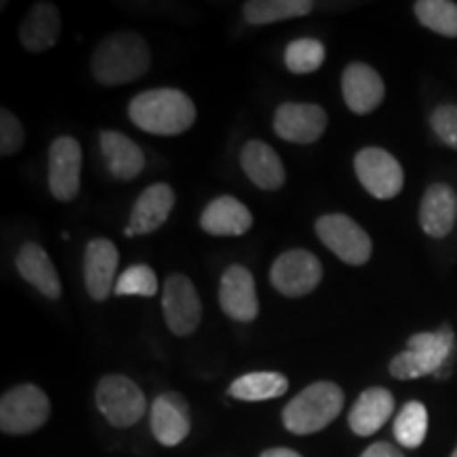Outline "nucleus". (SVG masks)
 <instances>
[{"label": "nucleus", "instance_id": "7ed1b4c3", "mask_svg": "<svg viewBox=\"0 0 457 457\" xmlns=\"http://www.w3.org/2000/svg\"><path fill=\"white\" fill-rule=\"evenodd\" d=\"M345 396L339 386L333 381H316L286 404L282 413L286 430L301 436L324 430L339 417Z\"/></svg>", "mask_w": 457, "mask_h": 457}, {"label": "nucleus", "instance_id": "4468645a", "mask_svg": "<svg viewBox=\"0 0 457 457\" xmlns=\"http://www.w3.org/2000/svg\"><path fill=\"white\" fill-rule=\"evenodd\" d=\"M343 100L356 114H369L386 98V85L379 72L362 62H353L341 77Z\"/></svg>", "mask_w": 457, "mask_h": 457}, {"label": "nucleus", "instance_id": "5701e85b", "mask_svg": "<svg viewBox=\"0 0 457 457\" xmlns=\"http://www.w3.org/2000/svg\"><path fill=\"white\" fill-rule=\"evenodd\" d=\"M62 17L55 4L37 3L24 20L20 30V38L24 49L32 54H43L60 41Z\"/></svg>", "mask_w": 457, "mask_h": 457}, {"label": "nucleus", "instance_id": "9d476101", "mask_svg": "<svg viewBox=\"0 0 457 457\" xmlns=\"http://www.w3.org/2000/svg\"><path fill=\"white\" fill-rule=\"evenodd\" d=\"M163 318L176 337L195 333L202 322V301L187 276H170L163 286Z\"/></svg>", "mask_w": 457, "mask_h": 457}, {"label": "nucleus", "instance_id": "2eb2a0df", "mask_svg": "<svg viewBox=\"0 0 457 457\" xmlns=\"http://www.w3.org/2000/svg\"><path fill=\"white\" fill-rule=\"evenodd\" d=\"M176 195L170 185L157 182L142 191V195L136 199L131 208L129 225L125 228V237L146 236V233L157 231L159 227L168 220L171 210H174Z\"/></svg>", "mask_w": 457, "mask_h": 457}, {"label": "nucleus", "instance_id": "412c9836", "mask_svg": "<svg viewBox=\"0 0 457 457\" xmlns=\"http://www.w3.org/2000/svg\"><path fill=\"white\" fill-rule=\"evenodd\" d=\"M100 151L106 170L117 180H134L145 170L146 162L142 148L134 140H129L128 136L119 134V131H102Z\"/></svg>", "mask_w": 457, "mask_h": 457}, {"label": "nucleus", "instance_id": "a211bd4d", "mask_svg": "<svg viewBox=\"0 0 457 457\" xmlns=\"http://www.w3.org/2000/svg\"><path fill=\"white\" fill-rule=\"evenodd\" d=\"M199 225L210 236L237 237L253 227V214L239 199L222 195L205 205Z\"/></svg>", "mask_w": 457, "mask_h": 457}, {"label": "nucleus", "instance_id": "6ab92c4d", "mask_svg": "<svg viewBox=\"0 0 457 457\" xmlns=\"http://www.w3.org/2000/svg\"><path fill=\"white\" fill-rule=\"evenodd\" d=\"M457 219V195L449 185L436 182L428 187L420 205V222L426 236L441 239L449 236Z\"/></svg>", "mask_w": 457, "mask_h": 457}, {"label": "nucleus", "instance_id": "393cba45", "mask_svg": "<svg viewBox=\"0 0 457 457\" xmlns=\"http://www.w3.org/2000/svg\"><path fill=\"white\" fill-rule=\"evenodd\" d=\"M286 392H288V379L282 373H267V370L242 375L228 386V394L237 400H245V403L279 398Z\"/></svg>", "mask_w": 457, "mask_h": 457}, {"label": "nucleus", "instance_id": "b1692460", "mask_svg": "<svg viewBox=\"0 0 457 457\" xmlns=\"http://www.w3.org/2000/svg\"><path fill=\"white\" fill-rule=\"evenodd\" d=\"M394 413V396L386 387H369L350 411V428L358 436H370L381 430Z\"/></svg>", "mask_w": 457, "mask_h": 457}, {"label": "nucleus", "instance_id": "f257e3e1", "mask_svg": "<svg viewBox=\"0 0 457 457\" xmlns=\"http://www.w3.org/2000/svg\"><path fill=\"white\" fill-rule=\"evenodd\" d=\"M195 117V104L180 89H148L129 102V119L136 128L155 136L185 134Z\"/></svg>", "mask_w": 457, "mask_h": 457}, {"label": "nucleus", "instance_id": "0eeeda50", "mask_svg": "<svg viewBox=\"0 0 457 457\" xmlns=\"http://www.w3.org/2000/svg\"><path fill=\"white\" fill-rule=\"evenodd\" d=\"M316 233L330 253L347 265H364L373 254L369 233L345 214H324L316 222Z\"/></svg>", "mask_w": 457, "mask_h": 457}, {"label": "nucleus", "instance_id": "1a4fd4ad", "mask_svg": "<svg viewBox=\"0 0 457 457\" xmlns=\"http://www.w3.org/2000/svg\"><path fill=\"white\" fill-rule=\"evenodd\" d=\"M322 262L307 250H288L279 254L271 267V284L279 295L290 296H305L318 288L322 282Z\"/></svg>", "mask_w": 457, "mask_h": 457}, {"label": "nucleus", "instance_id": "f3484780", "mask_svg": "<svg viewBox=\"0 0 457 457\" xmlns=\"http://www.w3.org/2000/svg\"><path fill=\"white\" fill-rule=\"evenodd\" d=\"M151 428L155 438L165 447H176L191 432L188 404L179 394H162L151 407Z\"/></svg>", "mask_w": 457, "mask_h": 457}, {"label": "nucleus", "instance_id": "7c9ffc66", "mask_svg": "<svg viewBox=\"0 0 457 457\" xmlns=\"http://www.w3.org/2000/svg\"><path fill=\"white\" fill-rule=\"evenodd\" d=\"M24 125L20 123V119L13 112L4 108L0 112V153H3V157L15 155L24 145Z\"/></svg>", "mask_w": 457, "mask_h": 457}, {"label": "nucleus", "instance_id": "a878e982", "mask_svg": "<svg viewBox=\"0 0 457 457\" xmlns=\"http://www.w3.org/2000/svg\"><path fill=\"white\" fill-rule=\"evenodd\" d=\"M312 9L310 0H250L244 4V17L253 26H267L307 15Z\"/></svg>", "mask_w": 457, "mask_h": 457}, {"label": "nucleus", "instance_id": "cd10ccee", "mask_svg": "<svg viewBox=\"0 0 457 457\" xmlns=\"http://www.w3.org/2000/svg\"><path fill=\"white\" fill-rule=\"evenodd\" d=\"M417 20L428 30L443 34V37H457V4L449 0H420L415 3Z\"/></svg>", "mask_w": 457, "mask_h": 457}, {"label": "nucleus", "instance_id": "423d86ee", "mask_svg": "<svg viewBox=\"0 0 457 457\" xmlns=\"http://www.w3.org/2000/svg\"><path fill=\"white\" fill-rule=\"evenodd\" d=\"M96 404L114 428L138 424L146 411V398L138 384L123 375H106L100 381L96 390Z\"/></svg>", "mask_w": 457, "mask_h": 457}, {"label": "nucleus", "instance_id": "4be33fe9", "mask_svg": "<svg viewBox=\"0 0 457 457\" xmlns=\"http://www.w3.org/2000/svg\"><path fill=\"white\" fill-rule=\"evenodd\" d=\"M17 271L26 279L28 284H32L47 299H60L62 295V282L57 276L55 265L51 262L49 254L45 253L38 244L26 242L20 248L15 259Z\"/></svg>", "mask_w": 457, "mask_h": 457}, {"label": "nucleus", "instance_id": "bb28decb", "mask_svg": "<svg viewBox=\"0 0 457 457\" xmlns=\"http://www.w3.org/2000/svg\"><path fill=\"white\" fill-rule=\"evenodd\" d=\"M428 411L421 403L411 400L394 420V436L404 449H417L426 441Z\"/></svg>", "mask_w": 457, "mask_h": 457}, {"label": "nucleus", "instance_id": "20e7f679", "mask_svg": "<svg viewBox=\"0 0 457 457\" xmlns=\"http://www.w3.org/2000/svg\"><path fill=\"white\" fill-rule=\"evenodd\" d=\"M453 330L443 328L438 333H417L409 339L407 350L400 352L390 362V373L396 379H417V377H443L451 352H453Z\"/></svg>", "mask_w": 457, "mask_h": 457}, {"label": "nucleus", "instance_id": "9b49d317", "mask_svg": "<svg viewBox=\"0 0 457 457\" xmlns=\"http://www.w3.org/2000/svg\"><path fill=\"white\" fill-rule=\"evenodd\" d=\"M81 145L71 136H60L49 146V191L57 202H72L81 188Z\"/></svg>", "mask_w": 457, "mask_h": 457}, {"label": "nucleus", "instance_id": "473e14b6", "mask_svg": "<svg viewBox=\"0 0 457 457\" xmlns=\"http://www.w3.org/2000/svg\"><path fill=\"white\" fill-rule=\"evenodd\" d=\"M360 457H404L403 451H398L394 445L390 443H375L364 451Z\"/></svg>", "mask_w": 457, "mask_h": 457}, {"label": "nucleus", "instance_id": "ddd939ff", "mask_svg": "<svg viewBox=\"0 0 457 457\" xmlns=\"http://www.w3.org/2000/svg\"><path fill=\"white\" fill-rule=\"evenodd\" d=\"M219 301L222 312L236 322H253L259 316V296H256L254 276L244 265L227 267L220 278Z\"/></svg>", "mask_w": 457, "mask_h": 457}, {"label": "nucleus", "instance_id": "6e6552de", "mask_svg": "<svg viewBox=\"0 0 457 457\" xmlns=\"http://www.w3.org/2000/svg\"><path fill=\"white\" fill-rule=\"evenodd\" d=\"M353 168H356L360 185L377 199H392L403 191V165L396 162V157L384 151V148H362L356 159H353Z\"/></svg>", "mask_w": 457, "mask_h": 457}, {"label": "nucleus", "instance_id": "f704fd0d", "mask_svg": "<svg viewBox=\"0 0 457 457\" xmlns=\"http://www.w3.org/2000/svg\"><path fill=\"white\" fill-rule=\"evenodd\" d=\"M451 457H457V449H455V451H453V455H451Z\"/></svg>", "mask_w": 457, "mask_h": 457}, {"label": "nucleus", "instance_id": "c756f323", "mask_svg": "<svg viewBox=\"0 0 457 457\" xmlns=\"http://www.w3.org/2000/svg\"><path fill=\"white\" fill-rule=\"evenodd\" d=\"M159 282L155 271L148 265H131L117 278L114 284V295L119 296H153L157 295Z\"/></svg>", "mask_w": 457, "mask_h": 457}, {"label": "nucleus", "instance_id": "72a5a7b5", "mask_svg": "<svg viewBox=\"0 0 457 457\" xmlns=\"http://www.w3.org/2000/svg\"><path fill=\"white\" fill-rule=\"evenodd\" d=\"M261 457H301V455L296 453V451H293V449H284V447H279V449H270V451H265V453H262Z\"/></svg>", "mask_w": 457, "mask_h": 457}, {"label": "nucleus", "instance_id": "f8f14e48", "mask_svg": "<svg viewBox=\"0 0 457 457\" xmlns=\"http://www.w3.org/2000/svg\"><path fill=\"white\" fill-rule=\"evenodd\" d=\"M328 125V117L322 106L318 104H296L286 102L278 106L273 117V129L279 138L295 145H312L324 134Z\"/></svg>", "mask_w": 457, "mask_h": 457}, {"label": "nucleus", "instance_id": "f03ea898", "mask_svg": "<svg viewBox=\"0 0 457 457\" xmlns=\"http://www.w3.org/2000/svg\"><path fill=\"white\" fill-rule=\"evenodd\" d=\"M151 66V51L140 34L114 32L91 55V74L102 85H125L140 79Z\"/></svg>", "mask_w": 457, "mask_h": 457}, {"label": "nucleus", "instance_id": "aec40b11", "mask_svg": "<svg viewBox=\"0 0 457 457\" xmlns=\"http://www.w3.org/2000/svg\"><path fill=\"white\" fill-rule=\"evenodd\" d=\"M239 163L250 180L262 191H278L286 182L282 159L267 142L250 140L242 148Z\"/></svg>", "mask_w": 457, "mask_h": 457}, {"label": "nucleus", "instance_id": "39448f33", "mask_svg": "<svg viewBox=\"0 0 457 457\" xmlns=\"http://www.w3.org/2000/svg\"><path fill=\"white\" fill-rule=\"evenodd\" d=\"M51 404L41 387L24 384L4 392L0 400V428L4 434H30L49 420Z\"/></svg>", "mask_w": 457, "mask_h": 457}, {"label": "nucleus", "instance_id": "dca6fc26", "mask_svg": "<svg viewBox=\"0 0 457 457\" xmlns=\"http://www.w3.org/2000/svg\"><path fill=\"white\" fill-rule=\"evenodd\" d=\"M119 250L111 239H91L85 250V286L94 301H104L117 284Z\"/></svg>", "mask_w": 457, "mask_h": 457}, {"label": "nucleus", "instance_id": "2f4dec72", "mask_svg": "<svg viewBox=\"0 0 457 457\" xmlns=\"http://www.w3.org/2000/svg\"><path fill=\"white\" fill-rule=\"evenodd\" d=\"M430 125L434 134L441 138L445 145L457 148V106L443 104L432 112Z\"/></svg>", "mask_w": 457, "mask_h": 457}, {"label": "nucleus", "instance_id": "c85d7f7f", "mask_svg": "<svg viewBox=\"0 0 457 457\" xmlns=\"http://www.w3.org/2000/svg\"><path fill=\"white\" fill-rule=\"evenodd\" d=\"M327 47L316 38H296L286 47L284 62L286 68L295 74H312L324 64Z\"/></svg>", "mask_w": 457, "mask_h": 457}]
</instances>
